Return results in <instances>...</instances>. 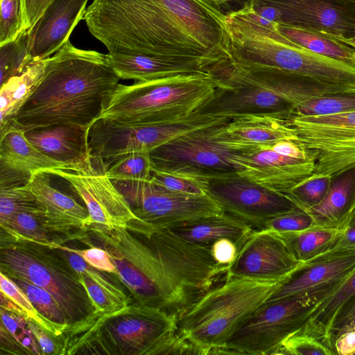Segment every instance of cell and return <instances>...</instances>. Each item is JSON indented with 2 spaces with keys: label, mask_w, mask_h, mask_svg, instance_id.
Masks as SVG:
<instances>
[{
  "label": "cell",
  "mask_w": 355,
  "mask_h": 355,
  "mask_svg": "<svg viewBox=\"0 0 355 355\" xmlns=\"http://www.w3.org/2000/svg\"><path fill=\"white\" fill-rule=\"evenodd\" d=\"M313 227L314 223L311 215L297 207L269 219L263 229L275 233H286L300 232Z\"/></svg>",
  "instance_id": "44"
},
{
  "label": "cell",
  "mask_w": 355,
  "mask_h": 355,
  "mask_svg": "<svg viewBox=\"0 0 355 355\" xmlns=\"http://www.w3.org/2000/svg\"><path fill=\"white\" fill-rule=\"evenodd\" d=\"M317 305L304 295L266 302L233 334L225 349L230 354L274 355Z\"/></svg>",
  "instance_id": "10"
},
{
  "label": "cell",
  "mask_w": 355,
  "mask_h": 355,
  "mask_svg": "<svg viewBox=\"0 0 355 355\" xmlns=\"http://www.w3.org/2000/svg\"><path fill=\"white\" fill-rule=\"evenodd\" d=\"M150 181L168 189L193 195H207L205 180L186 178L153 168Z\"/></svg>",
  "instance_id": "43"
},
{
  "label": "cell",
  "mask_w": 355,
  "mask_h": 355,
  "mask_svg": "<svg viewBox=\"0 0 355 355\" xmlns=\"http://www.w3.org/2000/svg\"><path fill=\"white\" fill-rule=\"evenodd\" d=\"M225 132L232 141L245 144L272 146L282 140L297 139L295 130L286 120L268 114L234 116L225 125Z\"/></svg>",
  "instance_id": "25"
},
{
  "label": "cell",
  "mask_w": 355,
  "mask_h": 355,
  "mask_svg": "<svg viewBox=\"0 0 355 355\" xmlns=\"http://www.w3.org/2000/svg\"><path fill=\"white\" fill-rule=\"evenodd\" d=\"M275 354L337 355L329 332L310 318L282 343Z\"/></svg>",
  "instance_id": "33"
},
{
  "label": "cell",
  "mask_w": 355,
  "mask_h": 355,
  "mask_svg": "<svg viewBox=\"0 0 355 355\" xmlns=\"http://www.w3.org/2000/svg\"><path fill=\"white\" fill-rule=\"evenodd\" d=\"M44 211L34 195L21 187H0V220L20 212Z\"/></svg>",
  "instance_id": "41"
},
{
  "label": "cell",
  "mask_w": 355,
  "mask_h": 355,
  "mask_svg": "<svg viewBox=\"0 0 355 355\" xmlns=\"http://www.w3.org/2000/svg\"><path fill=\"white\" fill-rule=\"evenodd\" d=\"M303 263L291 253L276 233L254 230L230 264L226 275L264 281L286 280Z\"/></svg>",
  "instance_id": "15"
},
{
  "label": "cell",
  "mask_w": 355,
  "mask_h": 355,
  "mask_svg": "<svg viewBox=\"0 0 355 355\" xmlns=\"http://www.w3.org/2000/svg\"><path fill=\"white\" fill-rule=\"evenodd\" d=\"M191 124L180 119L151 125H128L98 118L89 129L92 155L111 164L122 156L155 148L188 133Z\"/></svg>",
  "instance_id": "12"
},
{
  "label": "cell",
  "mask_w": 355,
  "mask_h": 355,
  "mask_svg": "<svg viewBox=\"0 0 355 355\" xmlns=\"http://www.w3.org/2000/svg\"><path fill=\"white\" fill-rule=\"evenodd\" d=\"M88 0H51L28 32V61L49 58L69 41L78 22L83 19Z\"/></svg>",
  "instance_id": "19"
},
{
  "label": "cell",
  "mask_w": 355,
  "mask_h": 355,
  "mask_svg": "<svg viewBox=\"0 0 355 355\" xmlns=\"http://www.w3.org/2000/svg\"><path fill=\"white\" fill-rule=\"evenodd\" d=\"M0 271L48 291L63 310L69 327L86 321L94 308L78 273L61 250L1 230Z\"/></svg>",
  "instance_id": "7"
},
{
  "label": "cell",
  "mask_w": 355,
  "mask_h": 355,
  "mask_svg": "<svg viewBox=\"0 0 355 355\" xmlns=\"http://www.w3.org/2000/svg\"><path fill=\"white\" fill-rule=\"evenodd\" d=\"M83 19L108 53L230 63L226 14L207 0H94Z\"/></svg>",
  "instance_id": "1"
},
{
  "label": "cell",
  "mask_w": 355,
  "mask_h": 355,
  "mask_svg": "<svg viewBox=\"0 0 355 355\" xmlns=\"http://www.w3.org/2000/svg\"><path fill=\"white\" fill-rule=\"evenodd\" d=\"M171 233L191 243L211 246L217 240L228 239L240 250L254 230L243 220L223 212L167 228Z\"/></svg>",
  "instance_id": "23"
},
{
  "label": "cell",
  "mask_w": 355,
  "mask_h": 355,
  "mask_svg": "<svg viewBox=\"0 0 355 355\" xmlns=\"http://www.w3.org/2000/svg\"><path fill=\"white\" fill-rule=\"evenodd\" d=\"M354 270L355 249H331L303 263L266 302L304 295L318 305L337 290Z\"/></svg>",
  "instance_id": "14"
},
{
  "label": "cell",
  "mask_w": 355,
  "mask_h": 355,
  "mask_svg": "<svg viewBox=\"0 0 355 355\" xmlns=\"http://www.w3.org/2000/svg\"><path fill=\"white\" fill-rule=\"evenodd\" d=\"M355 112V89L324 94L297 105L293 116H320Z\"/></svg>",
  "instance_id": "34"
},
{
  "label": "cell",
  "mask_w": 355,
  "mask_h": 355,
  "mask_svg": "<svg viewBox=\"0 0 355 355\" xmlns=\"http://www.w3.org/2000/svg\"><path fill=\"white\" fill-rule=\"evenodd\" d=\"M314 168L313 160L284 157L259 167L242 168L238 174L283 193L311 175Z\"/></svg>",
  "instance_id": "28"
},
{
  "label": "cell",
  "mask_w": 355,
  "mask_h": 355,
  "mask_svg": "<svg viewBox=\"0 0 355 355\" xmlns=\"http://www.w3.org/2000/svg\"><path fill=\"white\" fill-rule=\"evenodd\" d=\"M0 290L24 312L29 319L56 337H62L69 326L55 324L41 315L34 307L28 296L10 278L0 271Z\"/></svg>",
  "instance_id": "38"
},
{
  "label": "cell",
  "mask_w": 355,
  "mask_h": 355,
  "mask_svg": "<svg viewBox=\"0 0 355 355\" xmlns=\"http://www.w3.org/2000/svg\"><path fill=\"white\" fill-rule=\"evenodd\" d=\"M286 121L296 132L295 142L315 162L312 175L334 178L355 168V129L310 124L297 117Z\"/></svg>",
  "instance_id": "16"
},
{
  "label": "cell",
  "mask_w": 355,
  "mask_h": 355,
  "mask_svg": "<svg viewBox=\"0 0 355 355\" xmlns=\"http://www.w3.org/2000/svg\"><path fill=\"white\" fill-rule=\"evenodd\" d=\"M113 182L137 218L127 225L130 229L168 228L224 212L208 195L178 192L150 180Z\"/></svg>",
  "instance_id": "9"
},
{
  "label": "cell",
  "mask_w": 355,
  "mask_h": 355,
  "mask_svg": "<svg viewBox=\"0 0 355 355\" xmlns=\"http://www.w3.org/2000/svg\"><path fill=\"white\" fill-rule=\"evenodd\" d=\"M23 30L21 0H1L0 45L15 40Z\"/></svg>",
  "instance_id": "42"
},
{
  "label": "cell",
  "mask_w": 355,
  "mask_h": 355,
  "mask_svg": "<svg viewBox=\"0 0 355 355\" xmlns=\"http://www.w3.org/2000/svg\"><path fill=\"white\" fill-rule=\"evenodd\" d=\"M337 248L355 249V209L347 220L343 234L332 249Z\"/></svg>",
  "instance_id": "54"
},
{
  "label": "cell",
  "mask_w": 355,
  "mask_h": 355,
  "mask_svg": "<svg viewBox=\"0 0 355 355\" xmlns=\"http://www.w3.org/2000/svg\"><path fill=\"white\" fill-rule=\"evenodd\" d=\"M29 329L36 339L42 354L62 355L63 342L62 337H56L33 321L26 319Z\"/></svg>",
  "instance_id": "46"
},
{
  "label": "cell",
  "mask_w": 355,
  "mask_h": 355,
  "mask_svg": "<svg viewBox=\"0 0 355 355\" xmlns=\"http://www.w3.org/2000/svg\"><path fill=\"white\" fill-rule=\"evenodd\" d=\"M212 76L218 88L199 113L230 116L268 114L284 120L292 117L295 105L276 92L254 84Z\"/></svg>",
  "instance_id": "18"
},
{
  "label": "cell",
  "mask_w": 355,
  "mask_h": 355,
  "mask_svg": "<svg viewBox=\"0 0 355 355\" xmlns=\"http://www.w3.org/2000/svg\"><path fill=\"white\" fill-rule=\"evenodd\" d=\"M210 250L214 261L220 265L226 266L235 260L239 251L236 243L228 239L216 241L211 244Z\"/></svg>",
  "instance_id": "49"
},
{
  "label": "cell",
  "mask_w": 355,
  "mask_h": 355,
  "mask_svg": "<svg viewBox=\"0 0 355 355\" xmlns=\"http://www.w3.org/2000/svg\"><path fill=\"white\" fill-rule=\"evenodd\" d=\"M206 192L223 210L256 230L297 207L284 195L235 174L205 180Z\"/></svg>",
  "instance_id": "13"
},
{
  "label": "cell",
  "mask_w": 355,
  "mask_h": 355,
  "mask_svg": "<svg viewBox=\"0 0 355 355\" xmlns=\"http://www.w3.org/2000/svg\"><path fill=\"white\" fill-rule=\"evenodd\" d=\"M310 124L355 129V112L320 116H293Z\"/></svg>",
  "instance_id": "48"
},
{
  "label": "cell",
  "mask_w": 355,
  "mask_h": 355,
  "mask_svg": "<svg viewBox=\"0 0 355 355\" xmlns=\"http://www.w3.org/2000/svg\"><path fill=\"white\" fill-rule=\"evenodd\" d=\"M46 59L36 61L1 85L0 130L10 125L44 71Z\"/></svg>",
  "instance_id": "29"
},
{
  "label": "cell",
  "mask_w": 355,
  "mask_h": 355,
  "mask_svg": "<svg viewBox=\"0 0 355 355\" xmlns=\"http://www.w3.org/2000/svg\"><path fill=\"white\" fill-rule=\"evenodd\" d=\"M119 79L107 54L78 49L69 40L46 59L42 77L10 125L24 132L56 125L89 128Z\"/></svg>",
  "instance_id": "2"
},
{
  "label": "cell",
  "mask_w": 355,
  "mask_h": 355,
  "mask_svg": "<svg viewBox=\"0 0 355 355\" xmlns=\"http://www.w3.org/2000/svg\"><path fill=\"white\" fill-rule=\"evenodd\" d=\"M10 279L26 293L41 315L55 324L69 326L63 310L48 291L28 280L18 277Z\"/></svg>",
  "instance_id": "40"
},
{
  "label": "cell",
  "mask_w": 355,
  "mask_h": 355,
  "mask_svg": "<svg viewBox=\"0 0 355 355\" xmlns=\"http://www.w3.org/2000/svg\"><path fill=\"white\" fill-rule=\"evenodd\" d=\"M271 148L276 153L284 156L301 159L313 160L297 143L291 140H282L277 141L271 146Z\"/></svg>",
  "instance_id": "51"
},
{
  "label": "cell",
  "mask_w": 355,
  "mask_h": 355,
  "mask_svg": "<svg viewBox=\"0 0 355 355\" xmlns=\"http://www.w3.org/2000/svg\"><path fill=\"white\" fill-rule=\"evenodd\" d=\"M0 162L9 168L31 175L64 164L40 151L28 139L24 131L14 125L1 131Z\"/></svg>",
  "instance_id": "26"
},
{
  "label": "cell",
  "mask_w": 355,
  "mask_h": 355,
  "mask_svg": "<svg viewBox=\"0 0 355 355\" xmlns=\"http://www.w3.org/2000/svg\"><path fill=\"white\" fill-rule=\"evenodd\" d=\"M51 0H21L24 30L30 29L40 18Z\"/></svg>",
  "instance_id": "50"
},
{
  "label": "cell",
  "mask_w": 355,
  "mask_h": 355,
  "mask_svg": "<svg viewBox=\"0 0 355 355\" xmlns=\"http://www.w3.org/2000/svg\"><path fill=\"white\" fill-rule=\"evenodd\" d=\"M334 347L337 355H354L355 329L339 335L334 340Z\"/></svg>",
  "instance_id": "53"
},
{
  "label": "cell",
  "mask_w": 355,
  "mask_h": 355,
  "mask_svg": "<svg viewBox=\"0 0 355 355\" xmlns=\"http://www.w3.org/2000/svg\"><path fill=\"white\" fill-rule=\"evenodd\" d=\"M111 67L120 79L145 82L178 74L210 72L214 67L196 60L108 53Z\"/></svg>",
  "instance_id": "21"
},
{
  "label": "cell",
  "mask_w": 355,
  "mask_h": 355,
  "mask_svg": "<svg viewBox=\"0 0 355 355\" xmlns=\"http://www.w3.org/2000/svg\"><path fill=\"white\" fill-rule=\"evenodd\" d=\"M277 28L284 36L298 45L355 68V49L332 34L282 24H278Z\"/></svg>",
  "instance_id": "31"
},
{
  "label": "cell",
  "mask_w": 355,
  "mask_h": 355,
  "mask_svg": "<svg viewBox=\"0 0 355 355\" xmlns=\"http://www.w3.org/2000/svg\"><path fill=\"white\" fill-rule=\"evenodd\" d=\"M110 166L89 151L46 172L64 179L83 200L89 215V225L97 223L109 227H127L137 218L109 178Z\"/></svg>",
  "instance_id": "11"
},
{
  "label": "cell",
  "mask_w": 355,
  "mask_h": 355,
  "mask_svg": "<svg viewBox=\"0 0 355 355\" xmlns=\"http://www.w3.org/2000/svg\"><path fill=\"white\" fill-rule=\"evenodd\" d=\"M333 177L311 175L297 185L283 193L297 207L306 211L319 205L327 196Z\"/></svg>",
  "instance_id": "37"
},
{
  "label": "cell",
  "mask_w": 355,
  "mask_h": 355,
  "mask_svg": "<svg viewBox=\"0 0 355 355\" xmlns=\"http://www.w3.org/2000/svg\"><path fill=\"white\" fill-rule=\"evenodd\" d=\"M354 295L355 270L337 290L316 306L309 318L324 327L329 334L338 311Z\"/></svg>",
  "instance_id": "39"
},
{
  "label": "cell",
  "mask_w": 355,
  "mask_h": 355,
  "mask_svg": "<svg viewBox=\"0 0 355 355\" xmlns=\"http://www.w3.org/2000/svg\"><path fill=\"white\" fill-rule=\"evenodd\" d=\"M230 62L245 69L302 76L335 87L355 89V68L324 57L291 41L278 24H261L249 5L226 14Z\"/></svg>",
  "instance_id": "3"
},
{
  "label": "cell",
  "mask_w": 355,
  "mask_h": 355,
  "mask_svg": "<svg viewBox=\"0 0 355 355\" xmlns=\"http://www.w3.org/2000/svg\"><path fill=\"white\" fill-rule=\"evenodd\" d=\"M218 85L209 72L119 84L100 118L128 125L162 123L198 112Z\"/></svg>",
  "instance_id": "6"
},
{
  "label": "cell",
  "mask_w": 355,
  "mask_h": 355,
  "mask_svg": "<svg viewBox=\"0 0 355 355\" xmlns=\"http://www.w3.org/2000/svg\"><path fill=\"white\" fill-rule=\"evenodd\" d=\"M284 281L226 275L178 318L177 331L204 354H230L229 339Z\"/></svg>",
  "instance_id": "5"
},
{
  "label": "cell",
  "mask_w": 355,
  "mask_h": 355,
  "mask_svg": "<svg viewBox=\"0 0 355 355\" xmlns=\"http://www.w3.org/2000/svg\"><path fill=\"white\" fill-rule=\"evenodd\" d=\"M65 248L79 255L91 266L116 276L117 270L110 254L102 248L92 245H91V248L85 250L72 248L68 246H65Z\"/></svg>",
  "instance_id": "45"
},
{
  "label": "cell",
  "mask_w": 355,
  "mask_h": 355,
  "mask_svg": "<svg viewBox=\"0 0 355 355\" xmlns=\"http://www.w3.org/2000/svg\"><path fill=\"white\" fill-rule=\"evenodd\" d=\"M31 176L30 173L17 171L1 164L0 187L24 186Z\"/></svg>",
  "instance_id": "52"
},
{
  "label": "cell",
  "mask_w": 355,
  "mask_h": 355,
  "mask_svg": "<svg viewBox=\"0 0 355 355\" xmlns=\"http://www.w3.org/2000/svg\"><path fill=\"white\" fill-rule=\"evenodd\" d=\"M228 123L189 132L155 148L150 153L153 168L200 180L238 174L236 159L266 146L232 141L225 132Z\"/></svg>",
  "instance_id": "8"
},
{
  "label": "cell",
  "mask_w": 355,
  "mask_h": 355,
  "mask_svg": "<svg viewBox=\"0 0 355 355\" xmlns=\"http://www.w3.org/2000/svg\"><path fill=\"white\" fill-rule=\"evenodd\" d=\"M1 230L40 244H63L78 239L62 232L46 218L44 211L20 212L0 220Z\"/></svg>",
  "instance_id": "30"
},
{
  "label": "cell",
  "mask_w": 355,
  "mask_h": 355,
  "mask_svg": "<svg viewBox=\"0 0 355 355\" xmlns=\"http://www.w3.org/2000/svg\"><path fill=\"white\" fill-rule=\"evenodd\" d=\"M52 177L46 171H37L23 187L34 195L49 221L62 232L83 241L87 236L85 230L89 224L87 209L59 190Z\"/></svg>",
  "instance_id": "20"
},
{
  "label": "cell",
  "mask_w": 355,
  "mask_h": 355,
  "mask_svg": "<svg viewBox=\"0 0 355 355\" xmlns=\"http://www.w3.org/2000/svg\"><path fill=\"white\" fill-rule=\"evenodd\" d=\"M89 129L82 126L56 125L28 130L25 135L43 153L66 163L90 151Z\"/></svg>",
  "instance_id": "24"
},
{
  "label": "cell",
  "mask_w": 355,
  "mask_h": 355,
  "mask_svg": "<svg viewBox=\"0 0 355 355\" xmlns=\"http://www.w3.org/2000/svg\"><path fill=\"white\" fill-rule=\"evenodd\" d=\"M280 14L279 24L355 37V3L349 0H250Z\"/></svg>",
  "instance_id": "17"
},
{
  "label": "cell",
  "mask_w": 355,
  "mask_h": 355,
  "mask_svg": "<svg viewBox=\"0 0 355 355\" xmlns=\"http://www.w3.org/2000/svg\"><path fill=\"white\" fill-rule=\"evenodd\" d=\"M178 330V319L137 302L109 313H94L64 332L63 355L164 354Z\"/></svg>",
  "instance_id": "4"
},
{
  "label": "cell",
  "mask_w": 355,
  "mask_h": 355,
  "mask_svg": "<svg viewBox=\"0 0 355 355\" xmlns=\"http://www.w3.org/2000/svg\"><path fill=\"white\" fill-rule=\"evenodd\" d=\"M1 309L18 314L25 318L24 311L8 297L1 292Z\"/></svg>",
  "instance_id": "55"
},
{
  "label": "cell",
  "mask_w": 355,
  "mask_h": 355,
  "mask_svg": "<svg viewBox=\"0 0 355 355\" xmlns=\"http://www.w3.org/2000/svg\"><path fill=\"white\" fill-rule=\"evenodd\" d=\"M346 223L336 227H313L300 232L276 234L293 256L304 263L332 249L343 234Z\"/></svg>",
  "instance_id": "32"
},
{
  "label": "cell",
  "mask_w": 355,
  "mask_h": 355,
  "mask_svg": "<svg viewBox=\"0 0 355 355\" xmlns=\"http://www.w3.org/2000/svg\"><path fill=\"white\" fill-rule=\"evenodd\" d=\"M152 171L150 152H137L125 155L112 163L107 175L113 182L149 181Z\"/></svg>",
  "instance_id": "35"
},
{
  "label": "cell",
  "mask_w": 355,
  "mask_h": 355,
  "mask_svg": "<svg viewBox=\"0 0 355 355\" xmlns=\"http://www.w3.org/2000/svg\"><path fill=\"white\" fill-rule=\"evenodd\" d=\"M353 329H355V295L340 308L332 322L329 334L334 344L339 335Z\"/></svg>",
  "instance_id": "47"
},
{
  "label": "cell",
  "mask_w": 355,
  "mask_h": 355,
  "mask_svg": "<svg viewBox=\"0 0 355 355\" xmlns=\"http://www.w3.org/2000/svg\"><path fill=\"white\" fill-rule=\"evenodd\" d=\"M28 44V32L23 30L15 40L0 45L1 85L31 64Z\"/></svg>",
  "instance_id": "36"
},
{
  "label": "cell",
  "mask_w": 355,
  "mask_h": 355,
  "mask_svg": "<svg viewBox=\"0 0 355 355\" xmlns=\"http://www.w3.org/2000/svg\"><path fill=\"white\" fill-rule=\"evenodd\" d=\"M333 35V34H332ZM336 38L341 41L342 42L350 46L353 49H355V37H344L341 35H333Z\"/></svg>",
  "instance_id": "56"
},
{
  "label": "cell",
  "mask_w": 355,
  "mask_h": 355,
  "mask_svg": "<svg viewBox=\"0 0 355 355\" xmlns=\"http://www.w3.org/2000/svg\"><path fill=\"white\" fill-rule=\"evenodd\" d=\"M355 209V168L333 178L329 190L317 206L306 210L314 227H336L345 224Z\"/></svg>",
  "instance_id": "27"
},
{
  "label": "cell",
  "mask_w": 355,
  "mask_h": 355,
  "mask_svg": "<svg viewBox=\"0 0 355 355\" xmlns=\"http://www.w3.org/2000/svg\"><path fill=\"white\" fill-rule=\"evenodd\" d=\"M50 246L61 250L86 289L94 308V313H109L127 306L131 302L124 285L112 273L98 270L89 265L77 254L62 244Z\"/></svg>",
  "instance_id": "22"
},
{
  "label": "cell",
  "mask_w": 355,
  "mask_h": 355,
  "mask_svg": "<svg viewBox=\"0 0 355 355\" xmlns=\"http://www.w3.org/2000/svg\"><path fill=\"white\" fill-rule=\"evenodd\" d=\"M207 1H209V2L213 3L214 5H215V6L218 7L220 5L223 4V3H226L227 2H230V1H237V0H207Z\"/></svg>",
  "instance_id": "57"
}]
</instances>
